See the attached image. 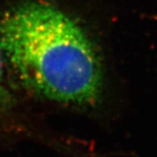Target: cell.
Returning a JSON list of instances; mask_svg holds the SVG:
<instances>
[{
    "mask_svg": "<svg viewBox=\"0 0 157 157\" xmlns=\"http://www.w3.org/2000/svg\"><path fill=\"white\" fill-rule=\"evenodd\" d=\"M0 48L18 82L41 98L92 107L103 92V70L92 42L50 4L26 2L0 18Z\"/></svg>",
    "mask_w": 157,
    "mask_h": 157,
    "instance_id": "1",
    "label": "cell"
},
{
    "mask_svg": "<svg viewBox=\"0 0 157 157\" xmlns=\"http://www.w3.org/2000/svg\"><path fill=\"white\" fill-rule=\"evenodd\" d=\"M6 60L0 48V114L8 111L13 104V94L10 87L5 66Z\"/></svg>",
    "mask_w": 157,
    "mask_h": 157,
    "instance_id": "2",
    "label": "cell"
}]
</instances>
